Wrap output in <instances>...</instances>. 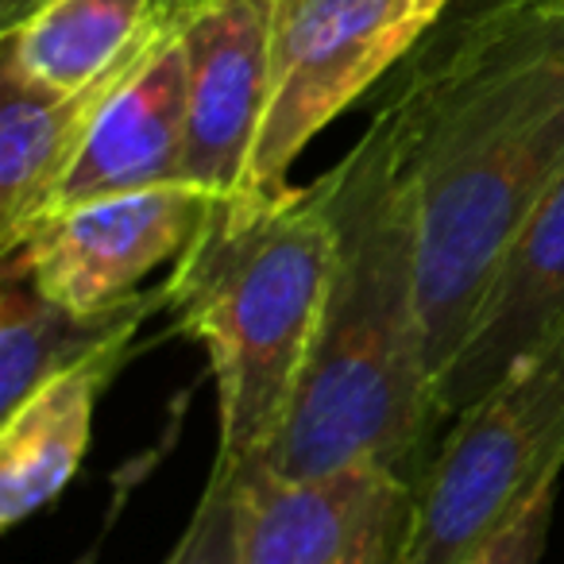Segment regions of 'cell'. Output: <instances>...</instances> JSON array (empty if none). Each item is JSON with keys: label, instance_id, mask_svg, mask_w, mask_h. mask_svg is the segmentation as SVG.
I'll use <instances>...</instances> for the list:
<instances>
[{"label": "cell", "instance_id": "12", "mask_svg": "<svg viewBox=\"0 0 564 564\" xmlns=\"http://www.w3.org/2000/svg\"><path fill=\"white\" fill-rule=\"evenodd\" d=\"M155 310H166V286L135 291L101 310H70L20 279L0 282V417L20 410L51 379L105 356H128L132 337Z\"/></svg>", "mask_w": 564, "mask_h": 564}, {"label": "cell", "instance_id": "17", "mask_svg": "<svg viewBox=\"0 0 564 564\" xmlns=\"http://www.w3.org/2000/svg\"><path fill=\"white\" fill-rule=\"evenodd\" d=\"M47 0H0V32L17 28L20 20H28L35 9H43Z\"/></svg>", "mask_w": 564, "mask_h": 564}, {"label": "cell", "instance_id": "2", "mask_svg": "<svg viewBox=\"0 0 564 564\" xmlns=\"http://www.w3.org/2000/svg\"><path fill=\"white\" fill-rule=\"evenodd\" d=\"M317 182L333 217L329 291L286 422L248 471L314 479L364 460L406 471L437 406L422 325L417 197L383 105Z\"/></svg>", "mask_w": 564, "mask_h": 564}, {"label": "cell", "instance_id": "18", "mask_svg": "<svg viewBox=\"0 0 564 564\" xmlns=\"http://www.w3.org/2000/svg\"><path fill=\"white\" fill-rule=\"evenodd\" d=\"M163 4H166V9H171V12H174V17H178V20H186L189 12L197 9V4H205V0H163Z\"/></svg>", "mask_w": 564, "mask_h": 564}, {"label": "cell", "instance_id": "11", "mask_svg": "<svg viewBox=\"0 0 564 564\" xmlns=\"http://www.w3.org/2000/svg\"><path fill=\"white\" fill-rule=\"evenodd\" d=\"M178 24L163 0H47L0 32V78L43 94H78Z\"/></svg>", "mask_w": 564, "mask_h": 564}, {"label": "cell", "instance_id": "16", "mask_svg": "<svg viewBox=\"0 0 564 564\" xmlns=\"http://www.w3.org/2000/svg\"><path fill=\"white\" fill-rule=\"evenodd\" d=\"M553 510H556V484L545 487V491L479 553L476 564H538L541 549H545V538H549Z\"/></svg>", "mask_w": 564, "mask_h": 564}, {"label": "cell", "instance_id": "9", "mask_svg": "<svg viewBox=\"0 0 564 564\" xmlns=\"http://www.w3.org/2000/svg\"><path fill=\"white\" fill-rule=\"evenodd\" d=\"M564 340V174L495 267L456 356L433 383L437 417H460Z\"/></svg>", "mask_w": 564, "mask_h": 564}, {"label": "cell", "instance_id": "15", "mask_svg": "<svg viewBox=\"0 0 564 564\" xmlns=\"http://www.w3.org/2000/svg\"><path fill=\"white\" fill-rule=\"evenodd\" d=\"M243 487H248V468L217 456L202 499L163 564H240Z\"/></svg>", "mask_w": 564, "mask_h": 564}, {"label": "cell", "instance_id": "10", "mask_svg": "<svg viewBox=\"0 0 564 564\" xmlns=\"http://www.w3.org/2000/svg\"><path fill=\"white\" fill-rule=\"evenodd\" d=\"M186 182V47L182 28L155 43L97 112L47 213L109 194ZM43 213V217H47Z\"/></svg>", "mask_w": 564, "mask_h": 564}, {"label": "cell", "instance_id": "5", "mask_svg": "<svg viewBox=\"0 0 564 564\" xmlns=\"http://www.w3.org/2000/svg\"><path fill=\"white\" fill-rule=\"evenodd\" d=\"M456 0H271V101L251 186H291V166L348 105L399 66Z\"/></svg>", "mask_w": 564, "mask_h": 564}, {"label": "cell", "instance_id": "19", "mask_svg": "<svg viewBox=\"0 0 564 564\" xmlns=\"http://www.w3.org/2000/svg\"><path fill=\"white\" fill-rule=\"evenodd\" d=\"M549 4H564V0H549Z\"/></svg>", "mask_w": 564, "mask_h": 564}, {"label": "cell", "instance_id": "8", "mask_svg": "<svg viewBox=\"0 0 564 564\" xmlns=\"http://www.w3.org/2000/svg\"><path fill=\"white\" fill-rule=\"evenodd\" d=\"M186 182L251 189V155L271 101V0H205L182 20Z\"/></svg>", "mask_w": 564, "mask_h": 564}, {"label": "cell", "instance_id": "14", "mask_svg": "<svg viewBox=\"0 0 564 564\" xmlns=\"http://www.w3.org/2000/svg\"><path fill=\"white\" fill-rule=\"evenodd\" d=\"M128 356H105L51 379L0 417V525L12 530L66 491L94 433V410Z\"/></svg>", "mask_w": 564, "mask_h": 564}, {"label": "cell", "instance_id": "6", "mask_svg": "<svg viewBox=\"0 0 564 564\" xmlns=\"http://www.w3.org/2000/svg\"><path fill=\"white\" fill-rule=\"evenodd\" d=\"M213 197L194 182H171L63 205L0 251L4 279L28 282L70 310H101L135 294L155 267L182 256Z\"/></svg>", "mask_w": 564, "mask_h": 564}, {"label": "cell", "instance_id": "1", "mask_svg": "<svg viewBox=\"0 0 564 564\" xmlns=\"http://www.w3.org/2000/svg\"><path fill=\"white\" fill-rule=\"evenodd\" d=\"M417 197L433 383L502 251L564 174V4L487 0L383 101Z\"/></svg>", "mask_w": 564, "mask_h": 564}, {"label": "cell", "instance_id": "4", "mask_svg": "<svg viewBox=\"0 0 564 564\" xmlns=\"http://www.w3.org/2000/svg\"><path fill=\"white\" fill-rule=\"evenodd\" d=\"M564 468V340L453 417L417 487L406 564H476Z\"/></svg>", "mask_w": 564, "mask_h": 564}, {"label": "cell", "instance_id": "13", "mask_svg": "<svg viewBox=\"0 0 564 564\" xmlns=\"http://www.w3.org/2000/svg\"><path fill=\"white\" fill-rule=\"evenodd\" d=\"M143 55L78 94H43L24 82L0 78V251L12 248L20 232L51 209L74 159L94 132L97 112L143 63Z\"/></svg>", "mask_w": 564, "mask_h": 564}, {"label": "cell", "instance_id": "3", "mask_svg": "<svg viewBox=\"0 0 564 564\" xmlns=\"http://www.w3.org/2000/svg\"><path fill=\"white\" fill-rule=\"evenodd\" d=\"M333 271L322 182L217 194L174 259L166 310L217 383V456L256 468L299 391Z\"/></svg>", "mask_w": 564, "mask_h": 564}, {"label": "cell", "instance_id": "7", "mask_svg": "<svg viewBox=\"0 0 564 564\" xmlns=\"http://www.w3.org/2000/svg\"><path fill=\"white\" fill-rule=\"evenodd\" d=\"M417 487L364 460L314 479L248 471L240 564H406Z\"/></svg>", "mask_w": 564, "mask_h": 564}]
</instances>
